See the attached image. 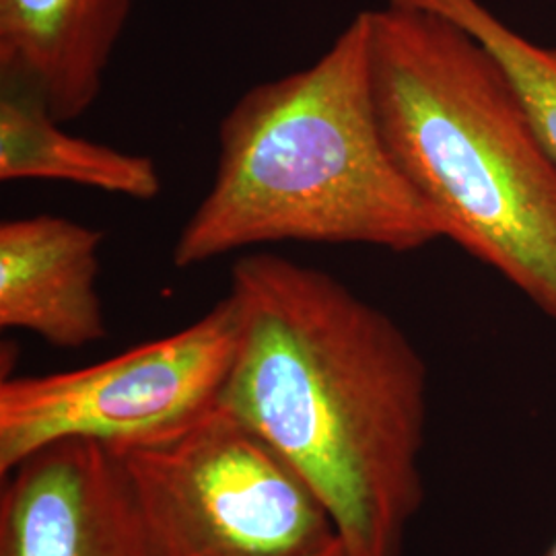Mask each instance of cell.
I'll list each match as a JSON object with an SVG mask.
<instances>
[{"label":"cell","instance_id":"1","mask_svg":"<svg viewBox=\"0 0 556 556\" xmlns=\"http://www.w3.org/2000/svg\"><path fill=\"white\" fill-rule=\"evenodd\" d=\"M236 358L220 404L318 495L351 556H402L425 501L429 369L415 342L326 270L268 252L231 266Z\"/></svg>","mask_w":556,"mask_h":556},{"label":"cell","instance_id":"2","mask_svg":"<svg viewBox=\"0 0 556 556\" xmlns=\"http://www.w3.org/2000/svg\"><path fill=\"white\" fill-rule=\"evenodd\" d=\"M217 144L211 188L172 250L179 270L268 243L408 254L443 239L381 135L367 11L309 66L248 89Z\"/></svg>","mask_w":556,"mask_h":556},{"label":"cell","instance_id":"3","mask_svg":"<svg viewBox=\"0 0 556 556\" xmlns=\"http://www.w3.org/2000/svg\"><path fill=\"white\" fill-rule=\"evenodd\" d=\"M371 87L392 160L443 239L556 321V160L501 60L452 20L367 9Z\"/></svg>","mask_w":556,"mask_h":556},{"label":"cell","instance_id":"4","mask_svg":"<svg viewBox=\"0 0 556 556\" xmlns=\"http://www.w3.org/2000/svg\"><path fill=\"white\" fill-rule=\"evenodd\" d=\"M116 454L155 556H312L338 540L312 486L220 402L178 435Z\"/></svg>","mask_w":556,"mask_h":556},{"label":"cell","instance_id":"5","mask_svg":"<svg viewBox=\"0 0 556 556\" xmlns=\"http://www.w3.org/2000/svg\"><path fill=\"white\" fill-rule=\"evenodd\" d=\"M227 293L202 318L116 357L0 383V475L62 439L112 452L174 438L219 406L238 351Z\"/></svg>","mask_w":556,"mask_h":556},{"label":"cell","instance_id":"6","mask_svg":"<svg viewBox=\"0 0 556 556\" xmlns=\"http://www.w3.org/2000/svg\"><path fill=\"white\" fill-rule=\"evenodd\" d=\"M0 493V556H155L118 454L62 439L25 457Z\"/></svg>","mask_w":556,"mask_h":556},{"label":"cell","instance_id":"7","mask_svg":"<svg viewBox=\"0 0 556 556\" xmlns=\"http://www.w3.org/2000/svg\"><path fill=\"white\" fill-rule=\"evenodd\" d=\"M101 243V231L66 217L2 220L0 326L31 332L59 349L103 340Z\"/></svg>","mask_w":556,"mask_h":556},{"label":"cell","instance_id":"8","mask_svg":"<svg viewBox=\"0 0 556 556\" xmlns=\"http://www.w3.org/2000/svg\"><path fill=\"white\" fill-rule=\"evenodd\" d=\"M132 0H0V79L38 91L60 122L87 114Z\"/></svg>","mask_w":556,"mask_h":556},{"label":"cell","instance_id":"9","mask_svg":"<svg viewBox=\"0 0 556 556\" xmlns=\"http://www.w3.org/2000/svg\"><path fill=\"white\" fill-rule=\"evenodd\" d=\"M0 179L64 181L151 202L163 192L157 163L64 130L38 91L0 79Z\"/></svg>","mask_w":556,"mask_h":556},{"label":"cell","instance_id":"10","mask_svg":"<svg viewBox=\"0 0 556 556\" xmlns=\"http://www.w3.org/2000/svg\"><path fill=\"white\" fill-rule=\"evenodd\" d=\"M439 13L468 29L507 68L556 160V46H540L497 17L482 0H386Z\"/></svg>","mask_w":556,"mask_h":556},{"label":"cell","instance_id":"11","mask_svg":"<svg viewBox=\"0 0 556 556\" xmlns=\"http://www.w3.org/2000/svg\"><path fill=\"white\" fill-rule=\"evenodd\" d=\"M312 556H351L346 553V548H344V544L340 542V538H338L337 542H332L328 548H324V551H319L316 555Z\"/></svg>","mask_w":556,"mask_h":556},{"label":"cell","instance_id":"12","mask_svg":"<svg viewBox=\"0 0 556 556\" xmlns=\"http://www.w3.org/2000/svg\"><path fill=\"white\" fill-rule=\"evenodd\" d=\"M542 556H556V542L555 544H553V546H551V548H548V551H546V553H544V555Z\"/></svg>","mask_w":556,"mask_h":556}]
</instances>
